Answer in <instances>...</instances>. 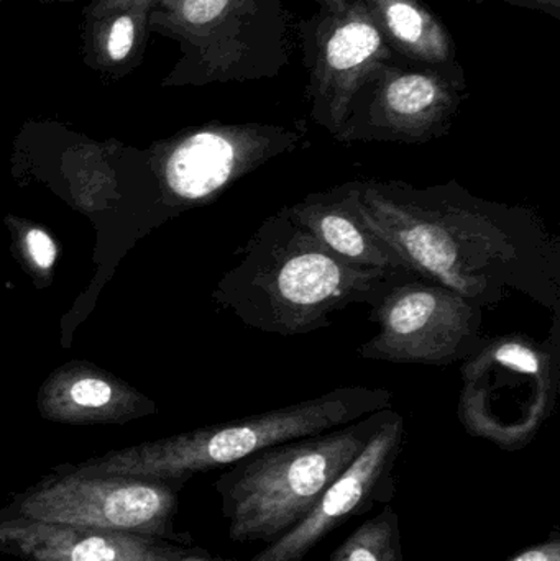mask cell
<instances>
[{"label": "cell", "mask_w": 560, "mask_h": 561, "mask_svg": "<svg viewBox=\"0 0 560 561\" xmlns=\"http://www.w3.org/2000/svg\"><path fill=\"white\" fill-rule=\"evenodd\" d=\"M361 203L420 278L480 307L519 293L560 316V240L535 210L482 199L456 180L430 187L361 180Z\"/></svg>", "instance_id": "6da1fadb"}, {"label": "cell", "mask_w": 560, "mask_h": 561, "mask_svg": "<svg viewBox=\"0 0 560 561\" xmlns=\"http://www.w3.org/2000/svg\"><path fill=\"white\" fill-rule=\"evenodd\" d=\"M390 278L345 262L283 207L255 230L220 297L252 329L306 335L331 325L332 313L352 304L370 306Z\"/></svg>", "instance_id": "7a4b0ae2"}, {"label": "cell", "mask_w": 560, "mask_h": 561, "mask_svg": "<svg viewBox=\"0 0 560 561\" xmlns=\"http://www.w3.org/2000/svg\"><path fill=\"white\" fill-rule=\"evenodd\" d=\"M391 404L393 394L388 389L344 386L298 404L145 442L61 468L78 474H117L183 486L194 474L230 467L273 445L342 427Z\"/></svg>", "instance_id": "3957f363"}, {"label": "cell", "mask_w": 560, "mask_h": 561, "mask_svg": "<svg viewBox=\"0 0 560 561\" xmlns=\"http://www.w3.org/2000/svg\"><path fill=\"white\" fill-rule=\"evenodd\" d=\"M390 409L230 465L216 481L230 540L268 546L298 526L361 455Z\"/></svg>", "instance_id": "277c9868"}, {"label": "cell", "mask_w": 560, "mask_h": 561, "mask_svg": "<svg viewBox=\"0 0 560 561\" xmlns=\"http://www.w3.org/2000/svg\"><path fill=\"white\" fill-rule=\"evenodd\" d=\"M148 22L180 45L163 88L262 81L289 65L282 0H164Z\"/></svg>", "instance_id": "5b68a950"}, {"label": "cell", "mask_w": 560, "mask_h": 561, "mask_svg": "<svg viewBox=\"0 0 560 561\" xmlns=\"http://www.w3.org/2000/svg\"><path fill=\"white\" fill-rule=\"evenodd\" d=\"M560 316L545 342L525 333L487 340L464 359L459 419L467 434L503 450L525 448L549 421L559 394Z\"/></svg>", "instance_id": "8992f818"}, {"label": "cell", "mask_w": 560, "mask_h": 561, "mask_svg": "<svg viewBox=\"0 0 560 561\" xmlns=\"http://www.w3.org/2000/svg\"><path fill=\"white\" fill-rule=\"evenodd\" d=\"M181 486L117 474H78L56 468L0 507V519H28L138 534L186 546L178 533Z\"/></svg>", "instance_id": "52a82bcc"}, {"label": "cell", "mask_w": 560, "mask_h": 561, "mask_svg": "<svg viewBox=\"0 0 560 561\" xmlns=\"http://www.w3.org/2000/svg\"><path fill=\"white\" fill-rule=\"evenodd\" d=\"M378 332L357 355L400 365L447 366L485 345L483 307L443 284L420 276H395L370 302Z\"/></svg>", "instance_id": "ba28073f"}, {"label": "cell", "mask_w": 560, "mask_h": 561, "mask_svg": "<svg viewBox=\"0 0 560 561\" xmlns=\"http://www.w3.org/2000/svg\"><path fill=\"white\" fill-rule=\"evenodd\" d=\"M467 95L459 68L375 66L355 92L339 144L423 145L446 137Z\"/></svg>", "instance_id": "9c48e42d"}, {"label": "cell", "mask_w": 560, "mask_h": 561, "mask_svg": "<svg viewBox=\"0 0 560 561\" xmlns=\"http://www.w3.org/2000/svg\"><path fill=\"white\" fill-rule=\"evenodd\" d=\"M306 135L305 122H214L161 147V178L176 206L207 204L270 161L302 148Z\"/></svg>", "instance_id": "30bf717a"}, {"label": "cell", "mask_w": 560, "mask_h": 561, "mask_svg": "<svg viewBox=\"0 0 560 561\" xmlns=\"http://www.w3.org/2000/svg\"><path fill=\"white\" fill-rule=\"evenodd\" d=\"M299 38L308 72L309 114L334 138L368 72L393 61L395 53L362 0H347L339 12L319 9L299 23Z\"/></svg>", "instance_id": "8fae6325"}, {"label": "cell", "mask_w": 560, "mask_h": 561, "mask_svg": "<svg viewBox=\"0 0 560 561\" xmlns=\"http://www.w3.org/2000/svg\"><path fill=\"white\" fill-rule=\"evenodd\" d=\"M403 415L390 409L381 427L347 470L322 494L311 513L285 536L268 543L252 561H302L332 530L357 516L393 488V473L403 450Z\"/></svg>", "instance_id": "7c38bea8"}, {"label": "cell", "mask_w": 560, "mask_h": 561, "mask_svg": "<svg viewBox=\"0 0 560 561\" xmlns=\"http://www.w3.org/2000/svg\"><path fill=\"white\" fill-rule=\"evenodd\" d=\"M0 552L19 561H187L181 543L138 534L0 519Z\"/></svg>", "instance_id": "4fadbf2b"}, {"label": "cell", "mask_w": 560, "mask_h": 561, "mask_svg": "<svg viewBox=\"0 0 560 561\" xmlns=\"http://www.w3.org/2000/svg\"><path fill=\"white\" fill-rule=\"evenodd\" d=\"M285 209L298 226L345 262L391 276L414 275L397 250L365 219L361 180L308 194Z\"/></svg>", "instance_id": "5bb4252c"}, {"label": "cell", "mask_w": 560, "mask_h": 561, "mask_svg": "<svg viewBox=\"0 0 560 561\" xmlns=\"http://www.w3.org/2000/svg\"><path fill=\"white\" fill-rule=\"evenodd\" d=\"M46 421L66 425H124L157 412L153 402L89 363H66L55 369L36 398Z\"/></svg>", "instance_id": "9a60e30c"}, {"label": "cell", "mask_w": 560, "mask_h": 561, "mask_svg": "<svg viewBox=\"0 0 560 561\" xmlns=\"http://www.w3.org/2000/svg\"><path fill=\"white\" fill-rule=\"evenodd\" d=\"M153 7L127 2L98 12L82 13V61L92 71L122 79L144 62L150 42Z\"/></svg>", "instance_id": "2e32d148"}, {"label": "cell", "mask_w": 560, "mask_h": 561, "mask_svg": "<svg viewBox=\"0 0 560 561\" xmlns=\"http://www.w3.org/2000/svg\"><path fill=\"white\" fill-rule=\"evenodd\" d=\"M395 55L410 65L459 68L446 23L423 0H362Z\"/></svg>", "instance_id": "e0dca14e"}, {"label": "cell", "mask_w": 560, "mask_h": 561, "mask_svg": "<svg viewBox=\"0 0 560 561\" xmlns=\"http://www.w3.org/2000/svg\"><path fill=\"white\" fill-rule=\"evenodd\" d=\"M329 561H404L398 514L385 507L377 517L357 527Z\"/></svg>", "instance_id": "ac0fdd59"}, {"label": "cell", "mask_w": 560, "mask_h": 561, "mask_svg": "<svg viewBox=\"0 0 560 561\" xmlns=\"http://www.w3.org/2000/svg\"><path fill=\"white\" fill-rule=\"evenodd\" d=\"M22 252L26 262L36 272L45 273L55 266L56 245L52 237L38 227H30L22 232Z\"/></svg>", "instance_id": "d6986e66"}, {"label": "cell", "mask_w": 560, "mask_h": 561, "mask_svg": "<svg viewBox=\"0 0 560 561\" xmlns=\"http://www.w3.org/2000/svg\"><path fill=\"white\" fill-rule=\"evenodd\" d=\"M508 561H560V536L552 534L548 540L523 550Z\"/></svg>", "instance_id": "ffe728a7"}, {"label": "cell", "mask_w": 560, "mask_h": 561, "mask_svg": "<svg viewBox=\"0 0 560 561\" xmlns=\"http://www.w3.org/2000/svg\"><path fill=\"white\" fill-rule=\"evenodd\" d=\"M477 2H487V0H477ZM496 2L536 10V12L546 13L552 19L560 20V0H496Z\"/></svg>", "instance_id": "44dd1931"}, {"label": "cell", "mask_w": 560, "mask_h": 561, "mask_svg": "<svg viewBox=\"0 0 560 561\" xmlns=\"http://www.w3.org/2000/svg\"><path fill=\"white\" fill-rule=\"evenodd\" d=\"M138 2L145 5L157 7L164 0H89L84 7V13L98 12V10L107 9V7L118 5V3Z\"/></svg>", "instance_id": "7402d4cb"}, {"label": "cell", "mask_w": 560, "mask_h": 561, "mask_svg": "<svg viewBox=\"0 0 560 561\" xmlns=\"http://www.w3.org/2000/svg\"><path fill=\"white\" fill-rule=\"evenodd\" d=\"M318 3L319 9L332 10V12H339L347 7V0H312Z\"/></svg>", "instance_id": "603a6c76"}, {"label": "cell", "mask_w": 560, "mask_h": 561, "mask_svg": "<svg viewBox=\"0 0 560 561\" xmlns=\"http://www.w3.org/2000/svg\"><path fill=\"white\" fill-rule=\"evenodd\" d=\"M42 3H72L76 0H39Z\"/></svg>", "instance_id": "cb8c5ba5"}, {"label": "cell", "mask_w": 560, "mask_h": 561, "mask_svg": "<svg viewBox=\"0 0 560 561\" xmlns=\"http://www.w3.org/2000/svg\"><path fill=\"white\" fill-rule=\"evenodd\" d=\"M464 2H477V0H464Z\"/></svg>", "instance_id": "d4e9b609"}, {"label": "cell", "mask_w": 560, "mask_h": 561, "mask_svg": "<svg viewBox=\"0 0 560 561\" xmlns=\"http://www.w3.org/2000/svg\"><path fill=\"white\" fill-rule=\"evenodd\" d=\"M0 561H5V560H0Z\"/></svg>", "instance_id": "484cf974"}]
</instances>
